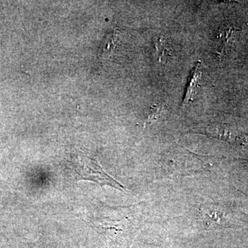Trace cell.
<instances>
[{"label": "cell", "instance_id": "1", "mask_svg": "<svg viewBox=\"0 0 248 248\" xmlns=\"http://www.w3.org/2000/svg\"><path fill=\"white\" fill-rule=\"evenodd\" d=\"M73 175L78 180L91 181L101 186H108L120 190L124 187L101 167L97 160L84 153L73 155L69 160Z\"/></svg>", "mask_w": 248, "mask_h": 248}, {"label": "cell", "instance_id": "2", "mask_svg": "<svg viewBox=\"0 0 248 248\" xmlns=\"http://www.w3.org/2000/svg\"><path fill=\"white\" fill-rule=\"evenodd\" d=\"M208 135L226 141H244V139L236 130L226 125H211L206 130Z\"/></svg>", "mask_w": 248, "mask_h": 248}, {"label": "cell", "instance_id": "3", "mask_svg": "<svg viewBox=\"0 0 248 248\" xmlns=\"http://www.w3.org/2000/svg\"><path fill=\"white\" fill-rule=\"evenodd\" d=\"M200 66V62H198L195 65L194 69L191 72L190 76L189 77L187 89H186V94L182 102V107H186L190 103V101L193 99L194 94H195L196 91L198 89L199 82H200L201 77H202Z\"/></svg>", "mask_w": 248, "mask_h": 248}, {"label": "cell", "instance_id": "4", "mask_svg": "<svg viewBox=\"0 0 248 248\" xmlns=\"http://www.w3.org/2000/svg\"><path fill=\"white\" fill-rule=\"evenodd\" d=\"M117 31L115 30L107 36L104 44H103L102 49H101L100 55L102 58H108L110 57L111 54L113 53L116 48L117 41H118V34Z\"/></svg>", "mask_w": 248, "mask_h": 248}, {"label": "cell", "instance_id": "5", "mask_svg": "<svg viewBox=\"0 0 248 248\" xmlns=\"http://www.w3.org/2000/svg\"><path fill=\"white\" fill-rule=\"evenodd\" d=\"M168 107L164 104H155L150 109L149 113L147 116L143 125H149L156 122L167 112Z\"/></svg>", "mask_w": 248, "mask_h": 248}, {"label": "cell", "instance_id": "6", "mask_svg": "<svg viewBox=\"0 0 248 248\" xmlns=\"http://www.w3.org/2000/svg\"><path fill=\"white\" fill-rule=\"evenodd\" d=\"M233 31H234V29L228 28V29H227L226 30H225L220 34L218 45V52L219 53L220 57L223 55L225 49H226L227 46L229 43L230 38H231Z\"/></svg>", "mask_w": 248, "mask_h": 248}, {"label": "cell", "instance_id": "7", "mask_svg": "<svg viewBox=\"0 0 248 248\" xmlns=\"http://www.w3.org/2000/svg\"><path fill=\"white\" fill-rule=\"evenodd\" d=\"M155 46H156V51L159 54L160 58L162 59L168 55V50L166 48V43H165V41L161 39V37L156 42Z\"/></svg>", "mask_w": 248, "mask_h": 248}]
</instances>
